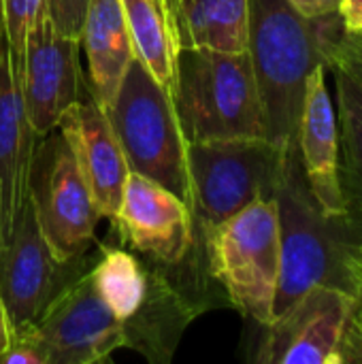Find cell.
Returning <instances> with one entry per match:
<instances>
[{"label": "cell", "mask_w": 362, "mask_h": 364, "mask_svg": "<svg viewBox=\"0 0 362 364\" xmlns=\"http://www.w3.org/2000/svg\"><path fill=\"white\" fill-rule=\"evenodd\" d=\"M339 13L305 17L288 0H250L247 53L258 83L267 139L297 145L307 79L324 62L322 36Z\"/></svg>", "instance_id": "cell-1"}, {"label": "cell", "mask_w": 362, "mask_h": 364, "mask_svg": "<svg viewBox=\"0 0 362 364\" xmlns=\"http://www.w3.org/2000/svg\"><path fill=\"white\" fill-rule=\"evenodd\" d=\"M186 143L267 139L250 53L179 47L171 92Z\"/></svg>", "instance_id": "cell-2"}, {"label": "cell", "mask_w": 362, "mask_h": 364, "mask_svg": "<svg viewBox=\"0 0 362 364\" xmlns=\"http://www.w3.org/2000/svg\"><path fill=\"white\" fill-rule=\"evenodd\" d=\"M275 205L280 222V282L273 320L314 286L331 284L348 290L346 256L350 243L358 237L344 218H329L320 209L309 190L299 145L286 149Z\"/></svg>", "instance_id": "cell-3"}, {"label": "cell", "mask_w": 362, "mask_h": 364, "mask_svg": "<svg viewBox=\"0 0 362 364\" xmlns=\"http://www.w3.org/2000/svg\"><path fill=\"white\" fill-rule=\"evenodd\" d=\"M203 232L209 271L226 294L228 305L258 326L271 324L280 282L275 198L256 200Z\"/></svg>", "instance_id": "cell-4"}, {"label": "cell", "mask_w": 362, "mask_h": 364, "mask_svg": "<svg viewBox=\"0 0 362 364\" xmlns=\"http://www.w3.org/2000/svg\"><path fill=\"white\" fill-rule=\"evenodd\" d=\"M102 111L117 134L130 173H141L190 203L186 139L173 98L137 58L113 102Z\"/></svg>", "instance_id": "cell-5"}, {"label": "cell", "mask_w": 362, "mask_h": 364, "mask_svg": "<svg viewBox=\"0 0 362 364\" xmlns=\"http://www.w3.org/2000/svg\"><path fill=\"white\" fill-rule=\"evenodd\" d=\"M186 162L192 220L207 230L256 200L275 198L286 149L269 139L186 143Z\"/></svg>", "instance_id": "cell-6"}, {"label": "cell", "mask_w": 362, "mask_h": 364, "mask_svg": "<svg viewBox=\"0 0 362 364\" xmlns=\"http://www.w3.org/2000/svg\"><path fill=\"white\" fill-rule=\"evenodd\" d=\"M28 198L55 258L68 262L92 252L96 226L102 215L68 141L58 128L36 143Z\"/></svg>", "instance_id": "cell-7"}, {"label": "cell", "mask_w": 362, "mask_h": 364, "mask_svg": "<svg viewBox=\"0 0 362 364\" xmlns=\"http://www.w3.org/2000/svg\"><path fill=\"white\" fill-rule=\"evenodd\" d=\"M94 260L96 250L68 262L55 258L26 198L13 232L0 243V299L11 328L34 326L51 303L92 269Z\"/></svg>", "instance_id": "cell-8"}, {"label": "cell", "mask_w": 362, "mask_h": 364, "mask_svg": "<svg viewBox=\"0 0 362 364\" xmlns=\"http://www.w3.org/2000/svg\"><path fill=\"white\" fill-rule=\"evenodd\" d=\"M354 299L346 288H309L271 324L262 326L254 360L262 364H341Z\"/></svg>", "instance_id": "cell-9"}, {"label": "cell", "mask_w": 362, "mask_h": 364, "mask_svg": "<svg viewBox=\"0 0 362 364\" xmlns=\"http://www.w3.org/2000/svg\"><path fill=\"white\" fill-rule=\"evenodd\" d=\"M79 49V41L55 32L47 6H43L28 30L21 60L23 102L38 136L55 130L66 109L92 98L87 77L81 70Z\"/></svg>", "instance_id": "cell-10"}, {"label": "cell", "mask_w": 362, "mask_h": 364, "mask_svg": "<svg viewBox=\"0 0 362 364\" xmlns=\"http://www.w3.org/2000/svg\"><path fill=\"white\" fill-rule=\"evenodd\" d=\"M32 331L47 364L105 363L124 348V324L98 294L92 269L51 303Z\"/></svg>", "instance_id": "cell-11"}, {"label": "cell", "mask_w": 362, "mask_h": 364, "mask_svg": "<svg viewBox=\"0 0 362 364\" xmlns=\"http://www.w3.org/2000/svg\"><path fill=\"white\" fill-rule=\"evenodd\" d=\"M111 226L117 245L162 264L181 262L194 239L190 205L141 173H130Z\"/></svg>", "instance_id": "cell-12"}, {"label": "cell", "mask_w": 362, "mask_h": 364, "mask_svg": "<svg viewBox=\"0 0 362 364\" xmlns=\"http://www.w3.org/2000/svg\"><path fill=\"white\" fill-rule=\"evenodd\" d=\"M21 90V66L0 26V243L13 232L28 198V179L38 143Z\"/></svg>", "instance_id": "cell-13"}, {"label": "cell", "mask_w": 362, "mask_h": 364, "mask_svg": "<svg viewBox=\"0 0 362 364\" xmlns=\"http://www.w3.org/2000/svg\"><path fill=\"white\" fill-rule=\"evenodd\" d=\"M297 145L314 198L329 218H344L346 203L339 181V126L329 90V68L318 64L307 79Z\"/></svg>", "instance_id": "cell-14"}, {"label": "cell", "mask_w": 362, "mask_h": 364, "mask_svg": "<svg viewBox=\"0 0 362 364\" xmlns=\"http://www.w3.org/2000/svg\"><path fill=\"white\" fill-rule=\"evenodd\" d=\"M58 130L68 141L100 215L111 220L122 203L130 166L109 117L90 98L66 109Z\"/></svg>", "instance_id": "cell-15"}, {"label": "cell", "mask_w": 362, "mask_h": 364, "mask_svg": "<svg viewBox=\"0 0 362 364\" xmlns=\"http://www.w3.org/2000/svg\"><path fill=\"white\" fill-rule=\"evenodd\" d=\"M79 43L87 55L92 98L100 109H107L134 60L122 0H92Z\"/></svg>", "instance_id": "cell-16"}, {"label": "cell", "mask_w": 362, "mask_h": 364, "mask_svg": "<svg viewBox=\"0 0 362 364\" xmlns=\"http://www.w3.org/2000/svg\"><path fill=\"white\" fill-rule=\"evenodd\" d=\"M324 64L335 79L344 220L356 235H362V79L333 55H324Z\"/></svg>", "instance_id": "cell-17"}, {"label": "cell", "mask_w": 362, "mask_h": 364, "mask_svg": "<svg viewBox=\"0 0 362 364\" xmlns=\"http://www.w3.org/2000/svg\"><path fill=\"white\" fill-rule=\"evenodd\" d=\"M250 0H179V47L247 51Z\"/></svg>", "instance_id": "cell-18"}, {"label": "cell", "mask_w": 362, "mask_h": 364, "mask_svg": "<svg viewBox=\"0 0 362 364\" xmlns=\"http://www.w3.org/2000/svg\"><path fill=\"white\" fill-rule=\"evenodd\" d=\"M134 58L171 94L175 85L177 43L154 0H122Z\"/></svg>", "instance_id": "cell-19"}, {"label": "cell", "mask_w": 362, "mask_h": 364, "mask_svg": "<svg viewBox=\"0 0 362 364\" xmlns=\"http://www.w3.org/2000/svg\"><path fill=\"white\" fill-rule=\"evenodd\" d=\"M92 277L98 294L122 324L139 311L147 290V273L137 252L124 245H96Z\"/></svg>", "instance_id": "cell-20"}, {"label": "cell", "mask_w": 362, "mask_h": 364, "mask_svg": "<svg viewBox=\"0 0 362 364\" xmlns=\"http://www.w3.org/2000/svg\"><path fill=\"white\" fill-rule=\"evenodd\" d=\"M346 275H348V292L354 299V307L341 348V364L362 363V235H358L348 247Z\"/></svg>", "instance_id": "cell-21"}, {"label": "cell", "mask_w": 362, "mask_h": 364, "mask_svg": "<svg viewBox=\"0 0 362 364\" xmlns=\"http://www.w3.org/2000/svg\"><path fill=\"white\" fill-rule=\"evenodd\" d=\"M45 6V0H0V26L6 32L11 51L21 66L26 36L36 15Z\"/></svg>", "instance_id": "cell-22"}, {"label": "cell", "mask_w": 362, "mask_h": 364, "mask_svg": "<svg viewBox=\"0 0 362 364\" xmlns=\"http://www.w3.org/2000/svg\"><path fill=\"white\" fill-rule=\"evenodd\" d=\"M322 55H333L341 60L362 79V34L346 32L339 15L331 21L322 36Z\"/></svg>", "instance_id": "cell-23"}, {"label": "cell", "mask_w": 362, "mask_h": 364, "mask_svg": "<svg viewBox=\"0 0 362 364\" xmlns=\"http://www.w3.org/2000/svg\"><path fill=\"white\" fill-rule=\"evenodd\" d=\"M92 0H45L49 19L58 34L70 41H81L85 15Z\"/></svg>", "instance_id": "cell-24"}, {"label": "cell", "mask_w": 362, "mask_h": 364, "mask_svg": "<svg viewBox=\"0 0 362 364\" xmlns=\"http://www.w3.org/2000/svg\"><path fill=\"white\" fill-rule=\"evenodd\" d=\"M0 364H47V356L43 346L38 343L32 326L13 331L11 346L2 354Z\"/></svg>", "instance_id": "cell-25"}, {"label": "cell", "mask_w": 362, "mask_h": 364, "mask_svg": "<svg viewBox=\"0 0 362 364\" xmlns=\"http://www.w3.org/2000/svg\"><path fill=\"white\" fill-rule=\"evenodd\" d=\"M337 13L346 32L362 34V0H341Z\"/></svg>", "instance_id": "cell-26"}, {"label": "cell", "mask_w": 362, "mask_h": 364, "mask_svg": "<svg viewBox=\"0 0 362 364\" xmlns=\"http://www.w3.org/2000/svg\"><path fill=\"white\" fill-rule=\"evenodd\" d=\"M288 2L305 17H324L337 13L341 0H288Z\"/></svg>", "instance_id": "cell-27"}, {"label": "cell", "mask_w": 362, "mask_h": 364, "mask_svg": "<svg viewBox=\"0 0 362 364\" xmlns=\"http://www.w3.org/2000/svg\"><path fill=\"white\" fill-rule=\"evenodd\" d=\"M156 4L160 6L171 32H173V38L179 47V38H177V19H179V0H156Z\"/></svg>", "instance_id": "cell-28"}, {"label": "cell", "mask_w": 362, "mask_h": 364, "mask_svg": "<svg viewBox=\"0 0 362 364\" xmlns=\"http://www.w3.org/2000/svg\"><path fill=\"white\" fill-rule=\"evenodd\" d=\"M11 337H13V328H11V322H9L6 309H4L2 299H0V358H2V354L9 350V346H11Z\"/></svg>", "instance_id": "cell-29"}, {"label": "cell", "mask_w": 362, "mask_h": 364, "mask_svg": "<svg viewBox=\"0 0 362 364\" xmlns=\"http://www.w3.org/2000/svg\"><path fill=\"white\" fill-rule=\"evenodd\" d=\"M154 2H156V0H154Z\"/></svg>", "instance_id": "cell-30"}]
</instances>
